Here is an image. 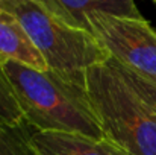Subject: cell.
<instances>
[{
    "label": "cell",
    "instance_id": "cell-4",
    "mask_svg": "<svg viewBox=\"0 0 156 155\" xmlns=\"http://www.w3.org/2000/svg\"><path fill=\"white\" fill-rule=\"evenodd\" d=\"M87 20L109 58L156 81V29L146 18L93 12Z\"/></svg>",
    "mask_w": 156,
    "mask_h": 155
},
{
    "label": "cell",
    "instance_id": "cell-10",
    "mask_svg": "<svg viewBox=\"0 0 156 155\" xmlns=\"http://www.w3.org/2000/svg\"><path fill=\"white\" fill-rule=\"evenodd\" d=\"M0 123L6 126H18L26 123L15 93L0 65Z\"/></svg>",
    "mask_w": 156,
    "mask_h": 155
},
{
    "label": "cell",
    "instance_id": "cell-1",
    "mask_svg": "<svg viewBox=\"0 0 156 155\" xmlns=\"http://www.w3.org/2000/svg\"><path fill=\"white\" fill-rule=\"evenodd\" d=\"M24 116L34 131H58L105 138L87 84L53 70L8 61L2 65Z\"/></svg>",
    "mask_w": 156,
    "mask_h": 155
},
{
    "label": "cell",
    "instance_id": "cell-13",
    "mask_svg": "<svg viewBox=\"0 0 156 155\" xmlns=\"http://www.w3.org/2000/svg\"><path fill=\"white\" fill-rule=\"evenodd\" d=\"M153 2H155V3H156V0H153Z\"/></svg>",
    "mask_w": 156,
    "mask_h": 155
},
{
    "label": "cell",
    "instance_id": "cell-9",
    "mask_svg": "<svg viewBox=\"0 0 156 155\" xmlns=\"http://www.w3.org/2000/svg\"><path fill=\"white\" fill-rule=\"evenodd\" d=\"M29 125L23 123L18 126H2L0 131V155H37L32 145Z\"/></svg>",
    "mask_w": 156,
    "mask_h": 155
},
{
    "label": "cell",
    "instance_id": "cell-2",
    "mask_svg": "<svg viewBox=\"0 0 156 155\" xmlns=\"http://www.w3.org/2000/svg\"><path fill=\"white\" fill-rule=\"evenodd\" d=\"M2 9L20 21L47 68L71 81L87 84L88 68L109 59L90 31L65 23L40 0H5Z\"/></svg>",
    "mask_w": 156,
    "mask_h": 155
},
{
    "label": "cell",
    "instance_id": "cell-5",
    "mask_svg": "<svg viewBox=\"0 0 156 155\" xmlns=\"http://www.w3.org/2000/svg\"><path fill=\"white\" fill-rule=\"evenodd\" d=\"M30 145L37 155H127L108 138L73 132L34 131Z\"/></svg>",
    "mask_w": 156,
    "mask_h": 155
},
{
    "label": "cell",
    "instance_id": "cell-11",
    "mask_svg": "<svg viewBox=\"0 0 156 155\" xmlns=\"http://www.w3.org/2000/svg\"><path fill=\"white\" fill-rule=\"evenodd\" d=\"M3 2H5V0H0V9H2V5H3Z\"/></svg>",
    "mask_w": 156,
    "mask_h": 155
},
{
    "label": "cell",
    "instance_id": "cell-7",
    "mask_svg": "<svg viewBox=\"0 0 156 155\" xmlns=\"http://www.w3.org/2000/svg\"><path fill=\"white\" fill-rule=\"evenodd\" d=\"M8 61L47 70L46 61L32 44L20 21L8 11L0 9V65Z\"/></svg>",
    "mask_w": 156,
    "mask_h": 155
},
{
    "label": "cell",
    "instance_id": "cell-8",
    "mask_svg": "<svg viewBox=\"0 0 156 155\" xmlns=\"http://www.w3.org/2000/svg\"><path fill=\"white\" fill-rule=\"evenodd\" d=\"M108 61L117 70V73L127 82V85L133 90V93L140 98V101L156 116V81L149 79V78L121 65L120 62H117L112 58H109Z\"/></svg>",
    "mask_w": 156,
    "mask_h": 155
},
{
    "label": "cell",
    "instance_id": "cell-6",
    "mask_svg": "<svg viewBox=\"0 0 156 155\" xmlns=\"http://www.w3.org/2000/svg\"><path fill=\"white\" fill-rule=\"evenodd\" d=\"M55 15L65 23L90 31L87 17L93 12H103L121 17H143L138 11L135 0H40Z\"/></svg>",
    "mask_w": 156,
    "mask_h": 155
},
{
    "label": "cell",
    "instance_id": "cell-12",
    "mask_svg": "<svg viewBox=\"0 0 156 155\" xmlns=\"http://www.w3.org/2000/svg\"><path fill=\"white\" fill-rule=\"evenodd\" d=\"M2 126H3V123H0V131H2Z\"/></svg>",
    "mask_w": 156,
    "mask_h": 155
},
{
    "label": "cell",
    "instance_id": "cell-3",
    "mask_svg": "<svg viewBox=\"0 0 156 155\" xmlns=\"http://www.w3.org/2000/svg\"><path fill=\"white\" fill-rule=\"evenodd\" d=\"M87 88L105 138L127 155H156V116L109 61L88 68Z\"/></svg>",
    "mask_w": 156,
    "mask_h": 155
}]
</instances>
